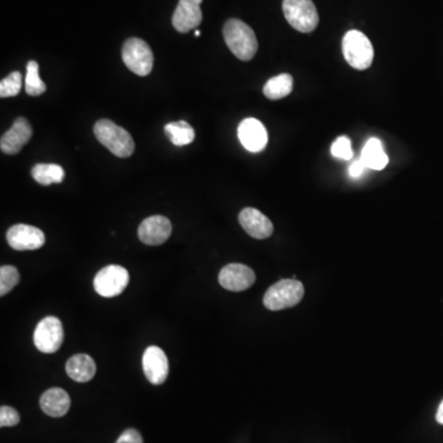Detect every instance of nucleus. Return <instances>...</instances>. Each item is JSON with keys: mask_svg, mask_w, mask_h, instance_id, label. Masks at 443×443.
Returning a JSON list of instances; mask_svg holds the SVG:
<instances>
[{"mask_svg": "<svg viewBox=\"0 0 443 443\" xmlns=\"http://www.w3.org/2000/svg\"><path fill=\"white\" fill-rule=\"evenodd\" d=\"M223 36L228 49L238 59L248 62L255 57L257 52L255 32L244 21L228 20L223 29Z\"/></svg>", "mask_w": 443, "mask_h": 443, "instance_id": "obj_1", "label": "nucleus"}, {"mask_svg": "<svg viewBox=\"0 0 443 443\" xmlns=\"http://www.w3.org/2000/svg\"><path fill=\"white\" fill-rule=\"evenodd\" d=\"M94 133L97 140L117 158H128L135 152V140L132 135L112 121H97L94 126Z\"/></svg>", "mask_w": 443, "mask_h": 443, "instance_id": "obj_2", "label": "nucleus"}, {"mask_svg": "<svg viewBox=\"0 0 443 443\" xmlns=\"http://www.w3.org/2000/svg\"><path fill=\"white\" fill-rule=\"evenodd\" d=\"M342 52L346 62L357 71H365L371 67L375 57L371 41L366 35L357 30H351L344 36Z\"/></svg>", "mask_w": 443, "mask_h": 443, "instance_id": "obj_3", "label": "nucleus"}, {"mask_svg": "<svg viewBox=\"0 0 443 443\" xmlns=\"http://www.w3.org/2000/svg\"><path fill=\"white\" fill-rule=\"evenodd\" d=\"M304 286L297 279H281L272 284L264 296V305L270 310L292 308L303 299Z\"/></svg>", "mask_w": 443, "mask_h": 443, "instance_id": "obj_4", "label": "nucleus"}, {"mask_svg": "<svg viewBox=\"0 0 443 443\" xmlns=\"http://www.w3.org/2000/svg\"><path fill=\"white\" fill-rule=\"evenodd\" d=\"M282 8L289 24L299 32L309 34L317 29L319 15L312 0H284Z\"/></svg>", "mask_w": 443, "mask_h": 443, "instance_id": "obj_5", "label": "nucleus"}, {"mask_svg": "<svg viewBox=\"0 0 443 443\" xmlns=\"http://www.w3.org/2000/svg\"><path fill=\"white\" fill-rule=\"evenodd\" d=\"M122 59L131 72L140 77L148 75L154 64V56L148 44L143 40L132 37L122 47Z\"/></svg>", "mask_w": 443, "mask_h": 443, "instance_id": "obj_6", "label": "nucleus"}, {"mask_svg": "<svg viewBox=\"0 0 443 443\" xmlns=\"http://www.w3.org/2000/svg\"><path fill=\"white\" fill-rule=\"evenodd\" d=\"M130 282V274L123 266L109 265L94 277V289L105 298L120 296Z\"/></svg>", "mask_w": 443, "mask_h": 443, "instance_id": "obj_7", "label": "nucleus"}, {"mask_svg": "<svg viewBox=\"0 0 443 443\" xmlns=\"http://www.w3.org/2000/svg\"><path fill=\"white\" fill-rule=\"evenodd\" d=\"M64 340L62 322L56 317L42 319L34 332V344L39 351L54 353L62 346Z\"/></svg>", "mask_w": 443, "mask_h": 443, "instance_id": "obj_8", "label": "nucleus"}, {"mask_svg": "<svg viewBox=\"0 0 443 443\" xmlns=\"http://www.w3.org/2000/svg\"><path fill=\"white\" fill-rule=\"evenodd\" d=\"M6 241L14 250H37L46 243L44 231L29 224H15L6 233Z\"/></svg>", "mask_w": 443, "mask_h": 443, "instance_id": "obj_9", "label": "nucleus"}, {"mask_svg": "<svg viewBox=\"0 0 443 443\" xmlns=\"http://www.w3.org/2000/svg\"><path fill=\"white\" fill-rule=\"evenodd\" d=\"M142 366L147 380L154 384H163L169 375V361L165 352L160 347L152 346L145 348L142 357Z\"/></svg>", "mask_w": 443, "mask_h": 443, "instance_id": "obj_10", "label": "nucleus"}, {"mask_svg": "<svg viewBox=\"0 0 443 443\" xmlns=\"http://www.w3.org/2000/svg\"><path fill=\"white\" fill-rule=\"evenodd\" d=\"M255 272L243 264H229L219 272L218 281L223 289L231 292H241L255 284Z\"/></svg>", "mask_w": 443, "mask_h": 443, "instance_id": "obj_11", "label": "nucleus"}, {"mask_svg": "<svg viewBox=\"0 0 443 443\" xmlns=\"http://www.w3.org/2000/svg\"><path fill=\"white\" fill-rule=\"evenodd\" d=\"M171 222L164 216H150L140 223L138 238L145 245L157 246L164 244L171 236Z\"/></svg>", "mask_w": 443, "mask_h": 443, "instance_id": "obj_12", "label": "nucleus"}, {"mask_svg": "<svg viewBox=\"0 0 443 443\" xmlns=\"http://www.w3.org/2000/svg\"><path fill=\"white\" fill-rule=\"evenodd\" d=\"M202 1L203 0H178L171 20L176 31L186 34L191 30L198 29L202 23Z\"/></svg>", "mask_w": 443, "mask_h": 443, "instance_id": "obj_13", "label": "nucleus"}, {"mask_svg": "<svg viewBox=\"0 0 443 443\" xmlns=\"http://www.w3.org/2000/svg\"><path fill=\"white\" fill-rule=\"evenodd\" d=\"M238 137L241 145L251 153H259L267 145V131L260 121L249 117L241 121L238 127Z\"/></svg>", "mask_w": 443, "mask_h": 443, "instance_id": "obj_14", "label": "nucleus"}, {"mask_svg": "<svg viewBox=\"0 0 443 443\" xmlns=\"http://www.w3.org/2000/svg\"><path fill=\"white\" fill-rule=\"evenodd\" d=\"M32 137V127L24 117L15 120L8 132L1 135L0 150L5 154H18Z\"/></svg>", "mask_w": 443, "mask_h": 443, "instance_id": "obj_15", "label": "nucleus"}, {"mask_svg": "<svg viewBox=\"0 0 443 443\" xmlns=\"http://www.w3.org/2000/svg\"><path fill=\"white\" fill-rule=\"evenodd\" d=\"M239 223L243 229L255 239H267L274 233L272 222L256 208H244L239 213Z\"/></svg>", "mask_w": 443, "mask_h": 443, "instance_id": "obj_16", "label": "nucleus"}, {"mask_svg": "<svg viewBox=\"0 0 443 443\" xmlns=\"http://www.w3.org/2000/svg\"><path fill=\"white\" fill-rule=\"evenodd\" d=\"M40 405L44 414L52 418H62L69 411L71 398L62 388H51L42 394Z\"/></svg>", "mask_w": 443, "mask_h": 443, "instance_id": "obj_17", "label": "nucleus"}, {"mask_svg": "<svg viewBox=\"0 0 443 443\" xmlns=\"http://www.w3.org/2000/svg\"><path fill=\"white\" fill-rule=\"evenodd\" d=\"M68 376L78 383L92 381L97 373V365L87 353H78L71 357L66 365Z\"/></svg>", "mask_w": 443, "mask_h": 443, "instance_id": "obj_18", "label": "nucleus"}, {"mask_svg": "<svg viewBox=\"0 0 443 443\" xmlns=\"http://www.w3.org/2000/svg\"><path fill=\"white\" fill-rule=\"evenodd\" d=\"M361 160L367 168L372 170H383L388 165V155L383 150V145L378 138L367 140L361 153Z\"/></svg>", "mask_w": 443, "mask_h": 443, "instance_id": "obj_19", "label": "nucleus"}, {"mask_svg": "<svg viewBox=\"0 0 443 443\" xmlns=\"http://www.w3.org/2000/svg\"><path fill=\"white\" fill-rule=\"evenodd\" d=\"M164 131L170 142L176 147L190 145L195 140V131L186 121L170 122L165 126Z\"/></svg>", "mask_w": 443, "mask_h": 443, "instance_id": "obj_20", "label": "nucleus"}, {"mask_svg": "<svg viewBox=\"0 0 443 443\" xmlns=\"http://www.w3.org/2000/svg\"><path fill=\"white\" fill-rule=\"evenodd\" d=\"M293 90V78L289 74H279L271 78L264 87V94L270 100H279L289 95Z\"/></svg>", "mask_w": 443, "mask_h": 443, "instance_id": "obj_21", "label": "nucleus"}, {"mask_svg": "<svg viewBox=\"0 0 443 443\" xmlns=\"http://www.w3.org/2000/svg\"><path fill=\"white\" fill-rule=\"evenodd\" d=\"M31 174L35 181L44 186L62 183L66 175L64 169L58 164H36L31 170Z\"/></svg>", "mask_w": 443, "mask_h": 443, "instance_id": "obj_22", "label": "nucleus"}, {"mask_svg": "<svg viewBox=\"0 0 443 443\" xmlns=\"http://www.w3.org/2000/svg\"><path fill=\"white\" fill-rule=\"evenodd\" d=\"M25 92L30 97H40L46 92V84L40 78L39 63L35 61H30L26 67Z\"/></svg>", "mask_w": 443, "mask_h": 443, "instance_id": "obj_23", "label": "nucleus"}, {"mask_svg": "<svg viewBox=\"0 0 443 443\" xmlns=\"http://www.w3.org/2000/svg\"><path fill=\"white\" fill-rule=\"evenodd\" d=\"M20 274L16 267L4 265L0 267V296L9 293L16 284H19Z\"/></svg>", "mask_w": 443, "mask_h": 443, "instance_id": "obj_24", "label": "nucleus"}, {"mask_svg": "<svg viewBox=\"0 0 443 443\" xmlns=\"http://www.w3.org/2000/svg\"><path fill=\"white\" fill-rule=\"evenodd\" d=\"M23 87V75L20 72L10 73L0 82V97H11L19 94Z\"/></svg>", "mask_w": 443, "mask_h": 443, "instance_id": "obj_25", "label": "nucleus"}, {"mask_svg": "<svg viewBox=\"0 0 443 443\" xmlns=\"http://www.w3.org/2000/svg\"><path fill=\"white\" fill-rule=\"evenodd\" d=\"M332 154L337 159L351 160L353 158L351 140L345 135L339 137L332 145Z\"/></svg>", "mask_w": 443, "mask_h": 443, "instance_id": "obj_26", "label": "nucleus"}, {"mask_svg": "<svg viewBox=\"0 0 443 443\" xmlns=\"http://www.w3.org/2000/svg\"><path fill=\"white\" fill-rule=\"evenodd\" d=\"M20 423V415L16 410L3 405L0 408V426L1 427H10Z\"/></svg>", "mask_w": 443, "mask_h": 443, "instance_id": "obj_27", "label": "nucleus"}, {"mask_svg": "<svg viewBox=\"0 0 443 443\" xmlns=\"http://www.w3.org/2000/svg\"><path fill=\"white\" fill-rule=\"evenodd\" d=\"M116 443H143V437L137 430L127 429L120 435Z\"/></svg>", "mask_w": 443, "mask_h": 443, "instance_id": "obj_28", "label": "nucleus"}, {"mask_svg": "<svg viewBox=\"0 0 443 443\" xmlns=\"http://www.w3.org/2000/svg\"><path fill=\"white\" fill-rule=\"evenodd\" d=\"M366 168V165H365V163H363L361 159L355 160V162L352 163L351 166L348 168V174H350V176H351L352 178H360L362 174L365 173Z\"/></svg>", "mask_w": 443, "mask_h": 443, "instance_id": "obj_29", "label": "nucleus"}, {"mask_svg": "<svg viewBox=\"0 0 443 443\" xmlns=\"http://www.w3.org/2000/svg\"><path fill=\"white\" fill-rule=\"evenodd\" d=\"M436 420L439 424L443 425V400L442 403L439 404V410H437V414H436Z\"/></svg>", "mask_w": 443, "mask_h": 443, "instance_id": "obj_30", "label": "nucleus"}, {"mask_svg": "<svg viewBox=\"0 0 443 443\" xmlns=\"http://www.w3.org/2000/svg\"><path fill=\"white\" fill-rule=\"evenodd\" d=\"M200 35H201V32H200V31H198V30H196V31H195V36H196V37H198V36H200Z\"/></svg>", "mask_w": 443, "mask_h": 443, "instance_id": "obj_31", "label": "nucleus"}]
</instances>
